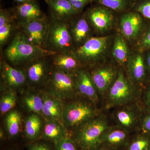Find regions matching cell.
I'll return each mask as SVG.
<instances>
[{"label": "cell", "instance_id": "cell-21", "mask_svg": "<svg viewBox=\"0 0 150 150\" xmlns=\"http://www.w3.org/2000/svg\"><path fill=\"white\" fill-rule=\"evenodd\" d=\"M143 22L142 17L137 13H128L123 15L120 21L122 35L128 40L135 39L142 30Z\"/></svg>", "mask_w": 150, "mask_h": 150}, {"label": "cell", "instance_id": "cell-7", "mask_svg": "<svg viewBox=\"0 0 150 150\" xmlns=\"http://www.w3.org/2000/svg\"><path fill=\"white\" fill-rule=\"evenodd\" d=\"M108 40L106 36L91 37L72 52L83 67L92 66L96 64L106 50Z\"/></svg>", "mask_w": 150, "mask_h": 150}, {"label": "cell", "instance_id": "cell-38", "mask_svg": "<svg viewBox=\"0 0 150 150\" xmlns=\"http://www.w3.org/2000/svg\"><path fill=\"white\" fill-rule=\"evenodd\" d=\"M143 100L145 105L150 109V86L145 91Z\"/></svg>", "mask_w": 150, "mask_h": 150}, {"label": "cell", "instance_id": "cell-9", "mask_svg": "<svg viewBox=\"0 0 150 150\" xmlns=\"http://www.w3.org/2000/svg\"><path fill=\"white\" fill-rule=\"evenodd\" d=\"M116 126L129 133L139 129L142 121L139 103L116 108L113 113Z\"/></svg>", "mask_w": 150, "mask_h": 150}, {"label": "cell", "instance_id": "cell-42", "mask_svg": "<svg viewBox=\"0 0 150 150\" xmlns=\"http://www.w3.org/2000/svg\"><path fill=\"white\" fill-rule=\"evenodd\" d=\"M0 138H1V139H3V138H4V131H3L1 129V131H0Z\"/></svg>", "mask_w": 150, "mask_h": 150}, {"label": "cell", "instance_id": "cell-2", "mask_svg": "<svg viewBox=\"0 0 150 150\" xmlns=\"http://www.w3.org/2000/svg\"><path fill=\"white\" fill-rule=\"evenodd\" d=\"M140 97L139 88L131 83L127 74L120 71L104 97V107L106 109L116 108L139 103Z\"/></svg>", "mask_w": 150, "mask_h": 150}, {"label": "cell", "instance_id": "cell-20", "mask_svg": "<svg viewBox=\"0 0 150 150\" xmlns=\"http://www.w3.org/2000/svg\"><path fill=\"white\" fill-rule=\"evenodd\" d=\"M43 106L41 115L46 121H56L62 123L64 105L61 99L50 94L43 95Z\"/></svg>", "mask_w": 150, "mask_h": 150}, {"label": "cell", "instance_id": "cell-28", "mask_svg": "<svg viewBox=\"0 0 150 150\" xmlns=\"http://www.w3.org/2000/svg\"><path fill=\"white\" fill-rule=\"evenodd\" d=\"M124 150H150V135L142 132L131 137Z\"/></svg>", "mask_w": 150, "mask_h": 150}, {"label": "cell", "instance_id": "cell-41", "mask_svg": "<svg viewBox=\"0 0 150 150\" xmlns=\"http://www.w3.org/2000/svg\"><path fill=\"white\" fill-rule=\"evenodd\" d=\"M95 150H112L109 148L105 146L100 145Z\"/></svg>", "mask_w": 150, "mask_h": 150}, {"label": "cell", "instance_id": "cell-30", "mask_svg": "<svg viewBox=\"0 0 150 150\" xmlns=\"http://www.w3.org/2000/svg\"><path fill=\"white\" fill-rule=\"evenodd\" d=\"M15 90L7 89L1 96L0 100V111L1 114L9 112L15 106L17 96Z\"/></svg>", "mask_w": 150, "mask_h": 150}, {"label": "cell", "instance_id": "cell-40", "mask_svg": "<svg viewBox=\"0 0 150 150\" xmlns=\"http://www.w3.org/2000/svg\"><path fill=\"white\" fill-rule=\"evenodd\" d=\"M15 2L18 4H23V3L28 2L31 1H36V0H13Z\"/></svg>", "mask_w": 150, "mask_h": 150}, {"label": "cell", "instance_id": "cell-13", "mask_svg": "<svg viewBox=\"0 0 150 150\" xmlns=\"http://www.w3.org/2000/svg\"><path fill=\"white\" fill-rule=\"evenodd\" d=\"M75 86L78 94L96 104L99 101V94L89 72L82 68L74 74Z\"/></svg>", "mask_w": 150, "mask_h": 150}, {"label": "cell", "instance_id": "cell-5", "mask_svg": "<svg viewBox=\"0 0 150 150\" xmlns=\"http://www.w3.org/2000/svg\"><path fill=\"white\" fill-rule=\"evenodd\" d=\"M100 113L96 104L91 101H73L64 105L62 123L66 129L75 130Z\"/></svg>", "mask_w": 150, "mask_h": 150}, {"label": "cell", "instance_id": "cell-23", "mask_svg": "<svg viewBox=\"0 0 150 150\" xmlns=\"http://www.w3.org/2000/svg\"><path fill=\"white\" fill-rule=\"evenodd\" d=\"M43 137L56 144L68 136L67 129L63 123L58 121H47L43 128Z\"/></svg>", "mask_w": 150, "mask_h": 150}, {"label": "cell", "instance_id": "cell-29", "mask_svg": "<svg viewBox=\"0 0 150 150\" xmlns=\"http://www.w3.org/2000/svg\"><path fill=\"white\" fill-rule=\"evenodd\" d=\"M23 103L28 110L35 114L41 115L43 106V96L30 94L24 97Z\"/></svg>", "mask_w": 150, "mask_h": 150}, {"label": "cell", "instance_id": "cell-16", "mask_svg": "<svg viewBox=\"0 0 150 150\" xmlns=\"http://www.w3.org/2000/svg\"><path fill=\"white\" fill-rule=\"evenodd\" d=\"M108 9L104 6L95 7L85 13L90 25L99 32L107 30L112 25L113 17Z\"/></svg>", "mask_w": 150, "mask_h": 150}, {"label": "cell", "instance_id": "cell-19", "mask_svg": "<svg viewBox=\"0 0 150 150\" xmlns=\"http://www.w3.org/2000/svg\"><path fill=\"white\" fill-rule=\"evenodd\" d=\"M48 5L50 17L55 19L69 21L79 14L68 0H44Z\"/></svg>", "mask_w": 150, "mask_h": 150}, {"label": "cell", "instance_id": "cell-8", "mask_svg": "<svg viewBox=\"0 0 150 150\" xmlns=\"http://www.w3.org/2000/svg\"><path fill=\"white\" fill-rule=\"evenodd\" d=\"M18 31L22 33L28 41L36 46L46 49L49 17L18 22Z\"/></svg>", "mask_w": 150, "mask_h": 150}, {"label": "cell", "instance_id": "cell-24", "mask_svg": "<svg viewBox=\"0 0 150 150\" xmlns=\"http://www.w3.org/2000/svg\"><path fill=\"white\" fill-rule=\"evenodd\" d=\"M24 124V134L29 140L37 139L41 132V119L37 114L33 113L29 115L25 119Z\"/></svg>", "mask_w": 150, "mask_h": 150}, {"label": "cell", "instance_id": "cell-27", "mask_svg": "<svg viewBox=\"0 0 150 150\" xmlns=\"http://www.w3.org/2000/svg\"><path fill=\"white\" fill-rule=\"evenodd\" d=\"M18 30V22L16 19L0 25V47L2 48L13 37Z\"/></svg>", "mask_w": 150, "mask_h": 150}, {"label": "cell", "instance_id": "cell-12", "mask_svg": "<svg viewBox=\"0 0 150 150\" xmlns=\"http://www.w3.org/2000/svg\"><path fill=\"white\" fill-rule=\"evenodd\" d=\"M1 58V74L3 87L14 90L23 87L28 82L24 70L13 67L3 57Z\"/></svg>", "mask_w": 150, "mask_h": 150}, {"label": "cell", "instance_id": "cell-39", "mask_svg": "<svg viewBox=\"0 0 150 150\" xmlns=\"http://www.w3.org/2000/svg\"><path fill=\"white\" fill-rule=\"evenodd\" d=\"M145 52H146V54L144 58L146 70V72L150 74V49Z\"/></svg>", "mask_w": 150, "mask_h": 150}, {"label": "cell", "instance_id": "cell-26", "mask_svg": "<svg viewBox=\"0 0 150 150\" xmlns=\"http://www.w3.org/2000/svg\"><path fill=\"white\" fill-rule=\"evenodd\" d=\"M21 116L17 110L9 112L5 118L6 129L11 137H14L19 133L21 125Z\"/></svg>", "mask_w": 150, "mask_h": 150}, {"label": "cell", "instance_id": "cell-18", "mask_svg": "<svg viewBox=\"0 0 150 150\" xmlns=\"http://www.w3.org/2000/svg\"><path fill=\"white\" fill-rule=\"evenodd\" d=\"M12 9L18 22L30 21L47 17L41 11L36 1L18 4Z\"/></svg>", "mask_w": 150, "mask_h": 150}, {"label": "cell", "instance_id": "cell-1", "mask_svg": "<svg viewBox=\"0 0 150 150\" xmlns=\"http://www.w3.org/2000/svg\"><path fill=\"white\" fill-rule=\"evenodd\" d=\"M56 53L34 45L18 30L3 50L2 57L13 67L17 68L18 66L24 67L38 58Z\"/></svg>", "mask_w": 150, "mask_h": 150}, {"label": "cell", "instance_id": "cell-11", "mask_svg": "<svg viewBox=\"0 0 150 150\" xmlns=\"http://www.w3.org/2000/svg\"><path fill=\"white\" fill-rule=\"evenodd\" d=\"M119 71L111 66L95 67L90 72L99 96H105L118 76Z\"/></svg>", "mask_w": 150, "mask_h": 150}, {"label": "cell", "instance_id": "cell-31", "mask_svg": "<svg viewBox=\"0 0 150 150\" xmlns=\"http://www.w3.org/2000/svg\"><path fill=\"white\" fill-rule=\"evenodd\" d=\"M100 5L116 11H121L126 9L128 0H96Z\"/></svg>", "mask_w": 150, "mask_h": 150}, {"label": "cell", "instance_id": "cell-14", "mask_svg": "<svg viewBox=\"0 0 150 150\" xmlns=\"http://www.w3.org/2000/svg\"><path fill=\"white\" fill-rule=\"evenodd\" d=\"M130 134L118 126H110L103 134L100 146L102 145L112 150H124L131 138Z\"/></svg>", "mask_w": 150, "mask_h": 150}, {"label": "cell", "instance_id": "cell-37", "mask_svg": "<svg viewBox=\"0 0 150 150\" xmlns=\"http://www.w3.org/2000/svg\"><path fill=\"white\" fill-rule=\"evenodd\" d=\"M28 150H51L47 145L43 143L32 144L28 146Z\"/></svg>", "mask_w": 150, "mask_h": 150}, {"label": "cell", "instance_id": "cell-6", "mask_svg": "<svg viewBox=\"0 0 150 150\" xmlns=\"http://www.w3.org/2000/svg\"><path fill=\"white\" fill-rule=\"evenodd\" d=\"M48 93L62 100L72 98L78 94L76 90L74 74L52 69L46 84Z\"/></svg>", "mask_w": 150, "mask_h": 150}, {"label": "cell", "instance_id": "cell-34", "mask_svg": "<svg viewBox=\"0 0 150 150\" xmlns=\"http://www.w3.org/2000/svg\"><path fill=\"white\" fill-rule=\"evenodd\" d=\"M140 51L145 52L150 49V26L148 28L140 40Z\"/></svg>", "mask_w": 150, "mask_h": 150}, {"label": "cell", "instance_id": "cell-3", "mask_svg": "<svg viewBox=\"0 0 150 150\" xmlns=\"http://www.w3.org/2000/svg\"><path fill=\"white\" fill-rule=\"evenodd\" d=\"M110 127L107 117L100 113L75 129L72 138L81 150H95L100 145L103 134Z\"/></svg>", "mask_w": 150, "mask_h": 150}, {"label": "cell", "instance_id": "cell-15", "mask_svg": "<svg viewBox=\"0 0 150 150\" xmlns=\"http://www.w3.org/2000/svg\"><path fill=\"white\" fill-rule=\"evenodd\" d=\"M79 14L69 21L74 48L79 47L91 37L90 36L91 25L85 14L80 17L78 16Z\"/></svg>", "mask_w": 150, "mask_h": 150}, {"label": "cell", "instance_id": "cell-32", "mask_svg": "<svg viewBox=\"0 0 150 150\" xmlns=\"http://www.w3.org/2000/svg\"><path fill=\"white\" fill-rule=\"evenodd\" d=\"M55 145L56 150H78L79 148L72 138L69 136L63 138Z\"/></svg>", "mask_w": 150, "mask_h": 150}, {"label": "cell", "instance_id": "cell-17", "mask_svg": "<svg viewBox=\"0 0 150 150\" xmlns=\"http://www.w3.org/2000/svg\"><path fill=\"white\" fill-rule=\"evenodd\" d=\"M52 69L60 70L74 74L83 68L80 62L72 52L59 53L49 56Z\"/></svg>", "mask_w": 150, "mask_h": 150}, {"label": "cell", "instance_id": "cell-35", "mask_svg": "<svg viewBox=\"0 0 150 150\" xmlns=\"http://www.w3.org/2000/svg\"><path fill=\"white\" fill-rule=\"evenodd\" d=\"M74 8L79 13L82 11L83 10L89 3L93 0H68Z\"/></svg>", "mask_w": 150, "mask_h": 150}, {"label": "cell", "instance_id": "cell-33", "mask_svg": "<svg viewBox=\"0 0 150 150\" xmlns=\"http://www.w3.org/2000/svg\"><path fill=\"white\" fill-rule=\"evenodd\" d=\"M138 12L147 19L150 20V0H144L137 7Z\"/></svg>", "mask_w": 150, "mask_h": 150}, {"label": "cell", "instance_id": "cell-25", "mask_svg": "<svg viewBox=\"0 0 150 150\" xmlns=\"http://www.w3.org/2000/svg\"><path fill=\"white\" fill-rule=\"evenodd\" d=\"M112 55L116 61L123 64L129 59V50L126 41L122 35H118L115 37L112 48Z\"/></svg>", "mask_w": 150, "mask_h": 150}, {"label": "cell", "instance_id": "cell-22", "mask_svg": "<svg viewBox=\"0 0 150 150\" xmlns=\"http://www.w3.org/2000/svg\"><path fill=\"white\" fill-rule=\"evenodd\" d=\"M146 73L144 58L142 54L137 53L130 57L127 64V75L131 83L138 88L144 80Z\"/></svg>", "mask_w": 150, "mask_h": 150}, {"label": "cell", "instance_id": "cell-36", "mask_svg": "<svg viewBox=\"0 0 150 150\" xmlns=\"http://www.w3.org/2000/svg\"><path fill=\"white\" fill-rule=\"evenodd\" d=\"M139 129L142 133L150 135V114L142 118Z\"/></svg>", "mask_w": 150, "mask_h": 150}, {"label": "cell", "instance_id": "cell-10", "mask_svg": "<svg viewBox=\"0 0 150 150\" xmlns=\"http://www.w3.org/2000/svg\"><path fill=\"white\" fill-rule=\"evenodd\" d=\"M50 56L40 57L25 65L23 69L28 82L34 85L46 84L52 70Z\"/></svg>", "mask_w": 150, "mask_h": 150}, {"label": "cell", "instance_id": "cell-4", "mask_svg": "<svg viewBox=\"0 0 150 150\" xmlns=\"http://www.w3.org/2000/svg\"><path fill=\"white\" fill-rule=\"evenodd\" d=\"M74 48L69 21L49 17L46 49L59 53L71 52Z\"/></svg>", "mask_w": 150, "mask_h": 150}]
</instances>
